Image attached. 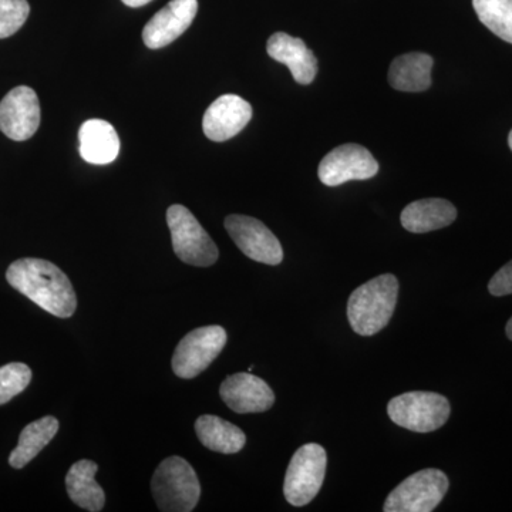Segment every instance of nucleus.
Segmentation results:
<instances>
[{
    "mask_svg": "<svg viewBox=\"0 0 512 512\" xmlns=\"http://www.w3.org/2000/svg\"><path fill=\"white\" fill-rule=\"evenodd\" d=\"M8 284L37 306L57 316L70 318L77 308V296L70 279L52 262L23 258L13 262L6 272Z\"/></svg>",
    "mask_w": 512,
    "mask_h": 512,
    "instance_id": "1",
    "label": "nucleus"
},
{
    "mask_svg": "<svg viewBox=\"0 0 512 512\" xmlns=\"http://www.w3.org/2000/svg\"><path fill=\"white\" fill-rule=\"evenodd\" d=\"M399 298V281L392 274L370 279L350 295L348 318L360 336H373L389 325Z\"/></svg>",
    "mask_w": 512,
    "mask_h": 512,
    "instance_id": "2",
    "label": "nucleus"
},
{
    "mask_svg": "<svg viewBox=\"0 0 512 512\" xmlns=\"http://www.w3.org/2000/svg\"><path fill=\"white\" fill-rule=\"evenodd\" d=\"M151 493L160 511L190 512L200 501L201 484L188 461L170 457L157 467L151 480Z\"/></svg>",
    "mask_w": 512,
    "mask_h": 512,
    "instance_id": "3",
    "label": "nucleus"
},
{
    "mask_svg": "<svg viewBox=\"0 0 512 512\" xmlns=\"http://www.w3.org/2000/svg\"><path fill=\"white\" fill-rule=\"evenodd\" d=\"M167 224L178 259L200 268H207L218 261L220 252L217 245L184 205H171L168 208Z\"/></svg>",
    "mask_w": 512,
    "mask_h": 512,
    "instance_id": "4",
    "label": "nucleus"
},
{
    "mask_svg": "<svg viewBox=\"0 0 512 512\" xmlns=\"http://www.w3.org/2000/svg\"><path fill=\"white\" fill-rule=\"evenodd\" d=\"M387 413L393 423L403 429L430 433L447 423L451 407L439 393L409 392L390 400Z\"/></svg>",
    "mask_w": 512,
    "mask_h": 512,
    "instance_id": "5",
    "label": "nucleus"
},
{
    "mask_svg": "<svg viewBox=\"0 0 512 512\" xmlns=\"http://www.w3.org/2000/svg\"><path fill=\"white\" fill-rule=\"evenodd\" d=\"M328 456L319 444H305L293 454L286 470L284 494L293 507H303L318 495L325 480Z\"/></svg>",
    "mask_w": 512,
    "mask_h": 512,
    "instance_id": "6",
    "label": "nucleus"
},
{
    "mask_svg": "<svg viewBox=\"0 0 512 512\" xmlns=\"http://www.w3.org/2000/svg\"><path fill=\"white\" fill-rule=\"evenodd\" d=\"M448 478L436 468L417 471L402 481L387 497L386 512H431L443 501Z\"/></svg>",
    "mask_w": 512,
    "mask_h": 512,
    "instance_id": "7",
    "label": "nucleus"
},
{
    "mask_svg": "<svg viewBox=\"0 0 512 512\" xmlns=\"http://www.w3.org/2000/svg\"><path fill=\"white\" fill-rule=\"evenodd\" d=\"M227 340V330L221 326L192 330L175 348L171 362L175 375L185 380L201 375L220 355Z\"/></svg>",
    "mask_w": 512,
    "mask_h": 512,
    "instance_id": "8",
    "label": "nucleus"
},
{
    "mask_svg": "<svg viewBox=\"0 0 512 512\" xmlns=\"http://www.w3.org/2000/svg\"><path fill=\"white\" fill-rule=\"evenodd\" d=\"M225 229L248 258L266 265H279L284 259L281 242L264 222L247 215H229Z\"/></svg>",
    "mask_w": 512,
    "mask_h": 512,
    "instance_id": "9",
    "label": "nucleus"
},
{
    "mask_svg": "<svg viewBox=\"0 0 512 512\" xmlns=\"http://www.w3.org/2000/svg\"><path fill=\"white\" fill-rule=\"evenodd\" d=\"M379 173V163L367 148L343 144L320 161L319 180L328 187H338L355 180H369Z\"/></svg>",
    "mask_w": 512,
    "mask_h": 512,
    "instance_id": "10",
    "label": "nucleus"
},
{
    "mask_svg": "<svg viewBox=\"0 0 512 512\" xmlns=\"http://www.w3.org/2000/svg\"><path fill=\"white\" fill-rule=\"evenodd\" d=\"M39 126L40 103L35 90L15 87L0 101V131L10 140H29Z\"/></svg>",
    "mask_w": 512,
    "mask_h": 512,
    "instance_id": "11",
    "label": "nucleus"
},
{
    "mask_svg": "<svg viewBox=\"0 0 512 512\" xmlns=\"http://www.w3.org/2000/svg\"><path fill=\"white\" fill-rule=\"evenodd\" d=\"M252 119V106L235 94L218 97L205 111L202 130L211 141L231 140L241 133Z\"/></svg>",
    "mask_w": 512,
    "mask_h": 512,
    "instance_id": "12",
    "label": "nucleus"
},
{
    "mask_svg": "<svg viewBox=\"0 0 512 512\" xmlns=\"http://www.w3.org/2000/svg\"><path fill=\"white\" fill-rule=\"evenodd\" d=\"M197 12V0H171L144 26V45L148 49H161L170 45L190 28Z\"/></svg>",
    "mask_w": 512,
    "mask_h": 512,
    "instance_id": "13",
    "label": "nucleus"
},
{
    "mask_svg": "<svg viewBox=\"0 0 512 512\" xmlns=\"http://www.w3.org/2000/svg\"><path fill=\"white\" fill-rule=\"evenodd\" d=\"M222 402L235 413H264L275 403V393L265 380L251 373L227 377L220 389Z\"/></svg>",
    "mask_w": 512,
    "mask_h": 512,
    "instance_id": "14",
    "label": "nucleus"
},
{
    "mask_svg": "<svg viewBox=\"0 0 512 512\" xmlns=\"http://www.w3.org/2000/svg\"><path fill=\"white\" fill-rule=\"evenodd\" d=\"M268 55L276 62L284 63L291 70L293 79L299 84H311L318 73V60L298 37L275 33L266 45Z\"/></svg>",
    "mask_w": 512,
    "mask_h": 512,
    "instance_id": "15",
    "label": "nucleus"
},
{
    "mask_svg": "<svg viewBox=\"0 0 512 512\" xmlns=\"http://www.w3.org/2000/svg\"><path fill=\"white\" fill-rule=\"evenodd\" d=\"M80 156L90 164L113 163L120 153V138L116 128L107 121H86L79 131Z\"/></svg>",
    "mask_w": 512,
    "mask_h": 512,
    "instance_id": "16",
    "label": "nucleus"
},
{
    "mask_svg": "<svg viewBox=\"0 0 512 512\" xmlns=\"http://www.w3.org/2000/svg\"><path fill=\"white\" fill-rule=\"evenodd\" d=\"M457 210L450 201L443 198H426L407 205L402 212V225L413 234H426L453 224Z\"/></svg>",
    "mask_w": 512,
    "mask_h": 512,
    "instance_id": "17",
    "label": "nucleus"
},
{
    "mask_svg": "<svg viewBox=\"0 0 512 512\" xmlns=\"http://www.w3.org/2000/svg\"><path fill=\"white\" fill-rule=\"evenodd\" d=\"M97 470L99 466L94 461L80 460L70 467L66 476V490L70 500L90 512H99L106 504L103 488L96 481Z\"/></svg>",
    "mask_w": 512,
    "mask_h": 512,
    "instance_id": "18",
    "label": "nucleus"
},
{
    "mask_svg": "<svg viewBox=\"0 0 512 512\" xmlns=\"http://www.w3.org/2000/svg\"><path fill=\"white\" fill-rule=\"evenodd\" d=\"M433 57L426 53H407L393 60L389 70V83L399 92H426L431 86Z\"/></svg>",
    "mask_w": 512,
    "mask_h": 512,
    "instance_id": "19",
    "label": "nucleus"
},
{
    "mask_svg": "<svg viewBox=\"0 0 512 512\" xmlns=\"http://www.w3.org/2000/svg\"><path fill=\"white\" fill-rule=\"evenodd\" d=\"M195 433L202 446L215 453H239L247 443L244 431L229 421L211 414L198 417L195 421Z\"/></svg>",
    "mask_w": 512,
    "mask_h": 512,
    "instance_id": "20",
    "label": "nucleus"
},
{
    "mask_svg": "<svg viewBox=\"0 0 512 512\" xmlns=\"http://www.w3.org/2000/svg\"><path fill=\"white\" fill-rule=\"evenodd\" d=\"M59 431V421L52 416L43 417L28 424L19 436V444L12 451L9 457V464L13 468H23L28 466L50 443Z\"/></svg>",
    "mask_w": 512,
    "mask_h": 512,
    "instance_id": "21",
    "label": "nucleus"
},
{
    "mask_svg": "<svg viewBox=\"0 0 512 512\" xmlns=\"http://www.w3.org/2000/svg\"><path fill=\"white\" fill-rule=\"evenodd\" d=\"M478 19L512 45V0H473Z\"/></svg>",
    "mask_w": 512,
    "mask_h": 512,
    "instance_id": "22",
    "label": "nucleus"
},
{
    "mask_svg": "<svg viewBox=\"0 0 512 512\" xmlns=\"http://www.w3.org/2000/svg\"><path fill=\"white\" fill-rule=\"evenodd\" d=\"M32 380V370L25 363H9L0 367V406L22 393Z\"/></svg>",
    "mask_w": 512,
    "mask_h": 512,
    "instance_id": "23",
    "label": "nucleus"
},
{
    "mask_svg": "<svg viewBox=\"0 0 512 512\" xmlns=\"http://www.w3.org/2000/svg\"><path fill=\"white\" fill-rule=\"evenodd\" d=\"M28 0H0V39H6L16 32L29 18Z\"/></svg>",
    "mask_w": 512,
    "mask_h": 512,
    "instance_id": "24",
    "label": "nucleus"
},
{
    "mask_svg": "<svg viewBox=\"0 0 512 512\" xmlns=\"http://www.w3.org/2000/svg\"><path fill=\"white\" fill-rule=\"evenodd\" d=\"M488 291L494 296L512 295V261L491 278Z\"/></svg>",
    "mask_w": 512,
    "mask_h": 512,
    "instance_id": "25",
    "label": "nucleus"
},
{
    "mask_svg": "<svg viewBox=\"0 0 512 512\" xmlns=\"http://www.w3.org/2000/svg\"><path fill=\"white\" fill-rule=\"evenodd\" d=\"M150 2L151 0H123L124 5L130 6V8H141Z\"/></svg>",
    "mask_w": 512,
    "mask_h": 512,
    "instance_id": "26",
    "label": "nucleus"
},
{
    "mask_svg": "<svg viewBox=\"0 0 512 512\" xmlns=\"http://www.w3.org/2000/svg\"><path fill=\"white\" fill-rule=\"evenodd\" d=\"M505 333H507L508 339L512 340V318L508 320L507 328H505Z\"/></svg>",
    "mask_w": 512,
    "mask_h": 512,
    "instance_id": "27",
    "label": "nucleus"
},
{
    "mask_svg": "<svg viewBox=\"0 0 512 512\" xmlns=\"http://www.w3.org/2000/svg\"><path fill=\"white\" fill-rule=\"evenodd\" d=\"M508 144H510V148L512 150V130H511V133H510V137H508Z\"/></svg>",
    "mask_w": 512,
    "mask_h": 512,
    "instance_id": "28",
    "label": "nucleus"
}]
</instances>
